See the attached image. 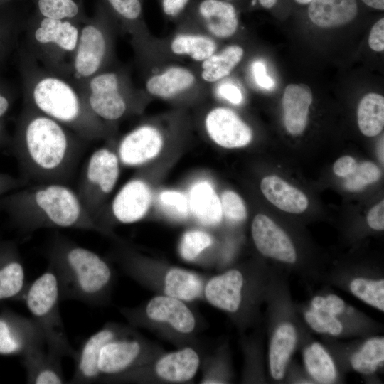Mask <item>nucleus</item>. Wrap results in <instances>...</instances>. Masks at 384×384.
Masks as SVG:
<instances>
[{"label":"nucleus","instance_id":"nucleus-35","mask_svg":"<svg viewBox=\"0 0 384 384\" xmlns=\"http://www.w3.org/2000/svg\"><path fill=\"white\" fill-rule=\"evenodd\" d=\"M384 361V339L373 338L368 340L361 350L351 359L353 369L363 374H371Z\"/></svg>","mask_w":384,"mask_h":384},{"label":"nucleus","instance_id":"nucleus-42","mask_svg":"<svg viewBox=\"0 0 384 384\" xmlns=\"http://www.w3.org/2000/svg\"><path fill=\"white\" fill-rule=\"evenodd\" d=\"M223 215L233 223L244 220L247 210L242 198L233 191H225L220 198Z\"/></svg>","mask_w":384,"mask_h":384},{"label":"nucleus","instance_id":"nucleus-27","mask_svg":"<svg viewBox=\"0 0 384 384\" xmlns=\"http://www.w3.org/2000/svg\"><path fill=\"white\" fill-rule=\"evenodd\" d=\"M189 209L196 220L206 226L218 225L223 213L220 198L208 181H199L191 188Z\"/></svg>","mask_w":384,"mask_h":384},{"label":"nucleus","instance_id":"nucleus-41","mask_svg":"<svg viewBox=\"0 0 384 384\" xmlns=\"http://www.w3.org/2000/svg\"><path fill=\"white\" fill-rule=\"evenodd\" d=\"M307 324L316 332L329 333L336 336L341 333L343 326L336 316L326 311L313 309L305 313Z\"/></svg>","mask_w":384,"mask_h":384},{"label":"nucleus","instance_id":"nucleus-2","mask_svg":"<svg viewBox=\"0 0 384 384\" xmlns=\"http://www.w3.org/2000/svg\"><path fill=\"white\" fill-rule=\"evenodd\" d=\"M23 104L89 142L105 135V123L90 109L80 83L43 68L22 48L18 51Z\"/></svg>","mask_w":384,"mask_h":384},{"label":"nucleus","instance_id":"nucleus-29","mask_svg":"<svg viewBox=\"0 0 384 384\" xmlns=\"http://www.w3.org/2000/svg\"><path fill=\"white\" fill-rule=\"evenodd\" d=\"M297 343V332L289 323L281 324L270 342L269 362L270 373L275 380H281Z\"/></svg>","mask_w":384,"mask_h":384},{"label":"nucleus","instance_id":"nucleus-8","mask_svg":"<svg viewBox=\"0 0 384 384\" xmlns=\"http://www.w3.org/2000/svg\"><path fill=\"white\" fill-rule=\"evenodd\" d=\"M118 262L124 273L159 294L191 302L203 298L204 276L178 267L151 262L127 251Z\"/></svg>","mask_w":384,"mask_h":384},{"label":"nucleus","instance_id":"nucleus-40","mask_svg":"<svg viewBox=\"0 0 384 384\" xmlns=\"http://www.w3.org/2000/svg\"><path fill=\"white\" fill-rule=\"evenodd\" d=\"M159 201L164 211L172 218L182 220L188 217V200L183 193L172 190L162 191Z\"/></svg>","mask_w":384,"mask_h":384},{"label":"nucleus","instance_id":"nucleus-16","mask_svg":"<svg viewBox=\"0 0 384 384\" xmlns=\"http://www.w3.org/2000/svg\"><path fill=\"white\" fill-rule=\"evenodd\" d=\"M205 127L210 138L224 148L245 146L252 138L247 124L234 111L226 107H215L208 112Z\"/></svg>","mask_w":384,"mask_h":384},{"label":"nucleus","instance_id":"nucleus-30","mask_svg":"<svg viewBox=\"0 0 384 384\" xmlns=\"http://www.w3.org/2000/svg\"><path fill=\"white\" fill-rule=\"evenodd\" d=\"M244 55L243 48L231 45L219 53H215L201 64V77L208 82H215L228 76L240 62Z\"/></svg>","mask_w":384,"mask_h":384},{"label":"nucleus","instance_id":"nucleus-28","mask_svg":"<svg viewBox=\"0 0 384 384\" xmlns=\"http://www.w3.org/2000/svg\"><path fill=\"white\" fill-rule=\"evenodd\" d=\"M195 80V75L188 69L171 66L149 77L145 87L151 95L169 98L189 89Z\"/></svg>","mask_w":384,"mask_h":384},{"label":"nucleus","instance_id":"nucleus-34","mask_svg":"<svg viewBox=\"0 0 384 384\" xmlns=\"http://www.w3.org/2000/svg\"><path fill=\"white\" fill-rule=\"evenodd\" d=\"M304 360L308 373L318 383L329 384L335 380L334 363L319 343H314L305 349Z\"/></svg>","mask_w":384,"mask_h":384},{"label":"nucleus","instance_id":"nucleus-25","mask_svg":"<svg viewBox=\"0 0 384 384\" xmlns=\"http://www.w3.org/2000/svg\"><path fill=\"white\" fill-rule=\"evenodd\" d=\"M199 14L210 33L219 38L233 36L239 24L235 6L225 0H203L198 6Z\"/></svg>","mask_w":384,"mask_h":384},{"label":"nucleus","instance_id":"nucleus-53","mask_svg":"<svg viewBox=\"0 0 384 384\" xmlns=\"http://www.w3.org/2000/svg\"><path fill=\"white\" fill-rule=\"evenodd\" d=\"M11 137L8 134L5 128L4 120L0 119V148L8 143H10Z\"/></svg>","mask_w":384,"mask_h":384},{"label":"nucleus","instance_id":"nucleus-22","mask_svg":"<svg viewBox=\"0 0 384 384\" xmlns=\"http://www.w3.org/2000/svg\"><path fill=\"white\" fill-rule=\"evenodd\" d=\"M306 6L309 20L323 28L344 26L358 14V0H312Z\"/></svg>","mask_w":384,"mask_h":384},{"label":"nucleus","instance_id":"nucleus-43","mask_svg":"<svg viewBox=\"0 0 384 384\" xmlns=\"http://www.w3.org/2000/svg\"><path fill=\"white\" fill-rule=\"evenodd\" d=\"M111 11L122 21H137L142 14V0H105Z\"/></svg>","mask_w":384,"mask_h":384},{"label":"nucleus","instance_id":"nucleus-56","mask_svg":"<svg viewBox=\"0 0 384 384\" xmlns=\"http://www.w3.org/2000/svg\"><path fill=\"white\" fill-rule=\"evenodd\" d=\"M378 151H379L380 159V160H382V163H383V139H382L381 142H380Z\"/></svg>","mask_w":384,"mask_h":384},{"label":"nucleus","instance_id":"nucleus-23","mask_svg":"<svg viewBox=\"0 0 384 384\" xmlns=\"http://www.w3.org/2000/svg\"><path fill=\"white\" fill-rule=\"evenodd\" d=\"M28 284L22 261L14 245L0 246V301L23 298Z\"/></svg>","mask_w":384,"mask_h":384},{"label":"nucleus","instance_id":"nucleus-39","mask_svg":"<svg viewBox=\"0 0 384 384\" xmlns=\"http://www.w3.org/2000/svg\"><path fill=\"white\" fill-rule=\"evenodd\" d=\"M381 176L378 166L371 161H363L358 164L355 171L349 175L344 186L349 191H359L366 185L376 182Z\"/></svg>","mask_w":384,"mask_h":384},{"label":"nucleus","instance_id":"nucleus-15","mask_svg":"<svg viewBox=\"0 0 384 384\" xmlns=\"http://www.w3.org/2000/svg\"><path fill=\"white\" fill-rule=\"evenodd\" d=\"M151 201V189L144 180L135 178L129 181L113 198L104 229L107 232L106 225L111 221L130 224L141 220L148 213Z\"/></svg>","mask_w":384,"mask_h":384},{"label":"nucleus","instance_id":"nucleus-38","mask_svg":"<svg viewBox=\"0 0 384 384\" xmlns=\"http://www.w3.org/2000/svg\"><path fill=\"white\" fill-rule=\"evenodd\" d=\"M351 292L366 303L384 311V280L356 278L350 284Z\"/></svg>","mask_w":384,"mask_h":384},{"label":"nucleus","instance_id":"nucleus-45","mask_svg":"<svg viewBox=\"0 0 384 384\" xmlns=\"http://www.w3.org/2000/svg\"><path fill=\"white\" fill-rule=\"evenodd\" d=\"M217 94L233 105H240L243 100L241 89L231 82L220 83L217 88Z\"/></svg>","mask_w":384,"mask_h":384},{"label":"nucleus","instance_id":"nucleus-24","mask_svg":"<svg viewBox=\"0 0 384 384\" xmlns=\"http://www.w3.org/2000/svg\"><path fill=\"white\" fill-rule=\"evenodd\" d=\"M311 102L312 92L306 85L290 84L286 87L282 96L284 122L291 134H301L305 129Z\"/></svg>","mask_w":384,"mask_h":384},{"label":"nucleus","instance_id":"nucleus-14","mask_svg":"<svg viewBox=\"0 0 384 384\" xmlns=\"http://www.w3.org/2000/svg\"><path fill=\"white\" fill-rule=\"evenodd\" d=\"M130 327L117 322H107L89 336L75 351L73 358L75 370L69 383L87 384L100 382L98 361L102 348L127 332Z\"/></svg>","mask_w":384,"mask_h":384},{"label":"nucleus","instance_id":"nucleus-17","mask_svg":"<svg viewBox=\"0 0 384 384\" xmlns=\"http://www.w3.org/2000/svg\"><path fill=\"white\" fill-rule=\"evenodd\" d=\"M163 144L161 132L154 126L144 124L127 133L119 142L116 151L122 164L136 166L155 158Z\"/></svg>","mask_w":384,"mask_h":384},{"label":"nucleus","instance_id":"nucleus-5","mask_svg":"<svg viewBox=\"0 0 384 384\" xmlns=\"http://www.w3.org/2000/svg\"><path fill=\"white\" fill-rule=\"evenodd\" d=\"M80 27L76 21L50 18L34 12L24 23L22 48L48 71L73 78Z\"/></svg>","mask_w":384,"mask_h":384},{"label":"nucleus","instance_id":"nucleus-4","mask_svg":"<svg viewBox=\"0 0 384 384\" xmlns=\"http://www.w3.org/2000/svg\"><path fill=\"white\" fill-rule=\"evenodd\" d=\"M47 257L57 277L61 300L95 306L110 302L114 272L100 255L58 235L50 242Z\"/></svg>","mask_w":384,"mask_h":384},{"label":"nucleus","instance_id":"nucleus-44","mask_svg":"<svg viewBox=\"0 0 384 384\" xmlns=\"http://www.w3.org/2000/svg\"><path fill=\"white\" fill-rule=\"evenodd\" d=\"M311 309L321 310L336 316L344 311L345 303L335 294H329L326 297L316 296L311 301Z\"/></svg>","mask_w":384,"mask_h":384},{"label":"nucleus","instance_id":"nucleus-19","mask_svg":"<svg viewBox=\"0 0 384 384\" xmlns=\"http://www.w3.org/2000/svg\"><path fill=\"white\" fill-rule=\"evenodd\" d=\"M251 233L257 249L264 256L287 263L296 261V251L290 238L267 215H255Z\"/></svg>","mask_w":384,"mask_h":384},{"label":"nucleus","instance_id":"nucleus-59","mask_svg":"<svg viewBox=\"0 0 384 384\" xmlns=\"http://www.w3.org/2000/svg\"><path fill=\"white\" fill-rule=\"evenodd\" d=\"M225 1H232V0H225Z\"/></svg>","mask_w":384,"mask_h":384},{"label":"nucleus","instance_id":"nucleus-47","mask_svg":"<svg viewBox=\"0 0 384 384\" xmlns=\"http://www.w3.org/2000/svg\"><path fill=\"white\" fill-rule=\"evenodd\" d=\"M368 44L375 51L384 50V18H381L373 26L368 38Z\"/></svg>","mask_w":384,"mask_h":384},{"label":"nucleus","instance_id":"nucleus-51","mask_svg":"<svg viewBox=\"0 0 384 384\" xmlns=\"http://www.w3.org/2000/svg\"><path fill=\"white\" fill-rule=\"evenodd\" d=\"M14 101L12 90L0 80V119L9 112Z\"/></svg>","mask_w":384,"mask_h":384},{"label":"nucleus","instance_id":"nucleus-36","mask_svg":"<svg viewBox=\"0 0 384 384\" xmlns=\"http://www.w3.org/2000/svg\"><path fill=\"white\" fill-rule=\"evenodd\" d=\"M24 23L14 14L0 9V68L17 48Z\"/></svg>","mask_w":384,"mask_h":384},{"label":"nucleus","instance_id":"nucleus-58","mask_svg":"<svg viewBox=\"0 0 384 384\" xmlns=\"http://www.w3.org/2000/svg\"><path fill=\"white\" fill-rule=\"evenodd\" d=\"M9 1H10V0H0V4H4V2Z\"/></svg>","mask_w":384,"mask_h":384},{"label":"nucleus","instance_id":"nucleus-54","mask_svg":"<svg viewBox=\"0 0 384 384\" xmlns=\"http://www.w3.org/2000/svg\"><path fill=\"white\" fill-rule=\"evenodd\" d=\"M361 1L370 8L379 11L384 9V0H361Z\"/></svg>","mask_w":384,"mask_h":384},{"label":"nucleus","instance_id":"nucleus-32","mask_svg":"<svg viewBox=\"0 0 384 384\" xmlns=\"http://www.w3.org/2000/svg\"><path fill=\"white\" fill-rule=\"evenodd\" d=\"M170 49L176 55L188 56L195 61L203 62L215 53L217 44L206 36L181 33L171 40Z\"/></svg>","mask_w":384,"mask_h":384},{"label":"nucleus","instance_id":"nucleus-50","mask_svg":"<svg viewBox=\"0 0 384 384\" xmlns=\"http://www.w3.org/2000/svg\"><path fill=\"white\" fill-rule=\"evenodd\" d=\"M368 225L377 230L384 229V201L382 200L377 205L374 206L368 212L367 215Z\"/></svg>","mask_w":384,"mask_h":384},{"label":"nucleus","instance_id":"nucleus-18","mask_svg":"<svg viewBox=\"0 0 384 384\" xmlns=\"http://www.w3.org/2000/svg\"><path fill=\"white\" fill-rule=\"evenodd\" d=\"M46 346L43 334L31 318L0 316V354H25Z\"/></svg>","mask_w":384,"mask_h":384},{"label":"nucleus","instance_id":"nucleus-10","mask_svg":"<svg viewBox=\"0 0 384 384\" xmlns=\"http://www.w3.org/2000/svg\"><path fill=\"white\" fill-rule=\"evenodd\" d=\"M119 162L117 151L105 146L91 154L82 170L76 191L97 224L105 198L118 180Z\"/></svg>","mask_w":384,"mask_h":384},{"label":"nucleus","instance_id":"nucleus-31","mask_svg":"<svg viewBox=\"0 0 384 384\" xmlns=\"http://www.w3.org/2000/svg\"><path fill=\"white\" fill-rule=\"evenodd\" d=\"M358 127L366 137H374L384 127V97L377 93H368L361 100L357 111Z\"/></svg>","mask_w":384,"mask_h":384},{"label":"nucleus","instance_id":"nucleus-37","mask_svg":"<svg viewBox=\"0 0 384 384\" xmlns=\"http://www.w3.org/2000/svg\"><path fill=\"white\" fill-rule=\"evenodd\" d=\"M213 243L210 234L201 230H190L183 233L179 245L181 257L186 262H193Z\"/></svg>","mask_w":384,"mask_h":384},{"label":"nucleus","instance_id":"nucleus-13","mask_svg":"<svg viewBox=\"0 0 384 384\" xmlns=\"http://www.w3.org/2000/svg\"><path fill=\"white\" fill-rule=\"evenodd\" d=\"M79 82L90 109L104 123L116 122L128 111L127 89L118 73L103 70Z\"/></svg>","mask_w":384,"mask_h":384},{"label":"nucleus","instance_id":"nucleus-26","mask_svg":"<svg viewBox=\"0 0 384 384\" xmlns=\"http://www.w3.org/2000/svg\"><path fill=\"white\" fill-rule=\"evenodd\" d=\"M260 188L265 198L282 210L301 213L308 207L306 195L277 176L263 178Z\"/></svg>","mask_w":384,"mask_h":384},{"label":"nucleus","instance_id":"nucleus-1","mask_svg":"<svg viewBox=\"0 0 384 384\" xmlns=\"http://www.w3.org/2000/svg\"><path fill=\"white\" fill-rule=\"evenodd\" d=\"M87 142L67 127L26 104L10 141L24 181L67 184Z\"/></svg>","mask_w":384,"mask_h":384},{"label":"nucleus","instance_id":"nucleus-20","mask_svg":"<svg viewBox=\"0 0 384 384\" xmlns=\"http://www.w3.org/2000/svg\"><path fill=\"white\" fill-rule=\"evenodd\" d=\"M245 277L237 269L229 270L206 279L203 298L223 311L237 313L242 304Z\"/></svg>","mask_w":384,"mask_h":384},{"label":"nucleus","instance_id":"nucleus-7","mask_svg":"<svg viewBox=\"0 0 384 384\" xmlns=\"http://www.w3.org/2000/svg\"><path fill=\"white\" fill-rule=\"evenodd\" d=\"M23 299L31 319L43 334L47 349L61 358L73 359L75 350L69 342L60 312L58 281L50 265L28 285Z\"/></svg>","mask_w":384,"mask_h":384},{"label":"nucleus","instance_id":"nucleus-52","mask_svg":"<svg viewBox=\"0 0 384 384\" xmlns=\"http://www.w3.org/2000/svg\"><path fill=\"white\" fill-rule=\"evenodd\" d=\"M189 0H162L164 14L171 17L178 15L186 7Z\"/></svg>","mask_w":384,"mask_h":384},{"label":"nucleus","instance_id":"nucleus-9","mask_svg":"<svg viewBox=\"0 0 384 384\" xmlns=\"http://www.w3.org/2000/svg\"><path fill=\"white\" fill-rule=\"evenodd\" d=\"M164 351L131 326L127 332L102 348L98 361L100 382L124 383L129 375Z\"/></svg>","mask_w":384,"mask_h":384},{"label":"nucleus","instance_id":"nucleus-21","mask_svg":"<svg viewBox=\"0 0 384 384\" xmlns=\"http://www.w3.org/2000/svg\"><path fill=\"white\" fill-rule=\"evenodd\" d=\"M44 346L36 347L23 355L27 383L31 384L67 383L61 366L62 358L46 349Z\"/></svg>","mask_w":384,"mask_h":384},{"label":"nucleus","instance_id":"nucleus-48","mask_svg":"<svg viewBox=\"0 0 384 384\" xmlns=\"http://www.w3.org/2000/svg\"><path fill=\"white\" fill-rule=\"evenodd\" d=\"M27 185L22 178L0 172V198L9 193Z\"/></svg>","mask_w":384,"mask_h":384},{"label":"nucleus","instance_id":"nucleus-11","mask_svg":"<svg viewBox=\"0 0 384 384\" xmlns=\"http://www.w3.org/2000/svg\"><path fill=\"white\" fill-rule=\"evenodd\" d=\"M102 7L81 23L72 65V77L83 82L103 71L111 51V38Z\"/></svg>","mask_w":384,"mask_h":384},{"label":"nucleus","instance_id":"nucleus-55","mask_svg":"<svg viewBox=\"0 0 384 384\" xmlns=\"http://www.w3.org/2000/svg\"><path fill=\"white\" fill-rule=\"evenodd\" d=\"M261 6L267 9L274 8L279 3V0H257Z\"/></svg>","mask_w":384,"mask_h":384},{"label":"nucleus","instance_id":"nucleus-33","mask_svg":"<svg viewBox=\"0 0 384 384\" xmlns=\"http://www.w3.org/2000/svg\"><path fill=\"white\" fill-rule=\"evenodd\" d=\"M35 13L50 18L83 23L87 18L82 0H31Z\"/></svg>","mask_w":384,"mask_h":384},{"label":"nucleus","instance_id":"nucleus-57","mask_svg":"<svg viewBox=\"0 0 384 384\" xmlns=\"http://www.w3.org/2000/svg\"><path fill=\"white\" fill-rule=\"evenodd\" d=\"M312 0H293L294 4L300 6H306L308 5Z\"/></svg>","mask_w":384,"mask_h":384},{"label":"nucleus","instance_id":"nucleus-49","mask_svg":"<svg viewBox=\"0 0 384 384\" xmlns=\"http://www.w3.org/2000/svg\"><path fill=\"white\" fill-rule=\"evenodd\" d=\"M358 166L357 162L350 156H343L336 161L333 166L334 174L341 177L352 174Z\"/></svg>","mask_w":384,"mask_h":384},{"label":"nucleus","instance_id":"nucleus-3","mask_svg":"<svg viewBox=\"0 0 384 384\" xmlns=\"http://www.w3.org/2000/svg\"><path fill=\"white\" fill-rule=\"evenodd\" d=\"M0 210L21 230L69 228L105 233L75 190L63 183H34L0 198Z\"/></svg>","mask_w":384,"mask_h":384},{"label":"nucleus","instance_id":"nucleus-6","mask_svg":"<svg viewBox=\"0 0 384 384\" xmlns=\"http://www.w3.org/2000/svg\"><path fill=\"white\" fill-rule=\"evenodd\" d=\"M120 313L132 326L149 330L176 346L194 344L198 322L187 302L156 294L134 307H123Z\"/></svg>","mask_w":384,"mask_h":384},{"label":"nucleus","instance_id":"nucleus-46","mask_svg":"<svg viewBox=\"0 0 384 384\" xmlns=\"http://www.w3.org/2000/svg\"><path fill=\"white\" fill-rule=\"evenodd\" d=\"M251 69L255 81L260 87L265 90H271L274 87V82L267 74L266 66L262 61H254L252 64Z\"/></svg>","mask_w":384,"mask_h":384},{"label":"nucleus","instance_id":"nucleus-12","mask_svg":"<svg viewBox=\"0 0 384 384\" xmlns=\"http://www.w3.org/2000/svg\"><path fill=\"white\" fill-rule=\"evenodd\" d=\"M201 363L195 347H179L163 352L129 375L124 383H186L193 380Z\"/></svg>","mask_w":384,"mask_h":384}]
</instances>
